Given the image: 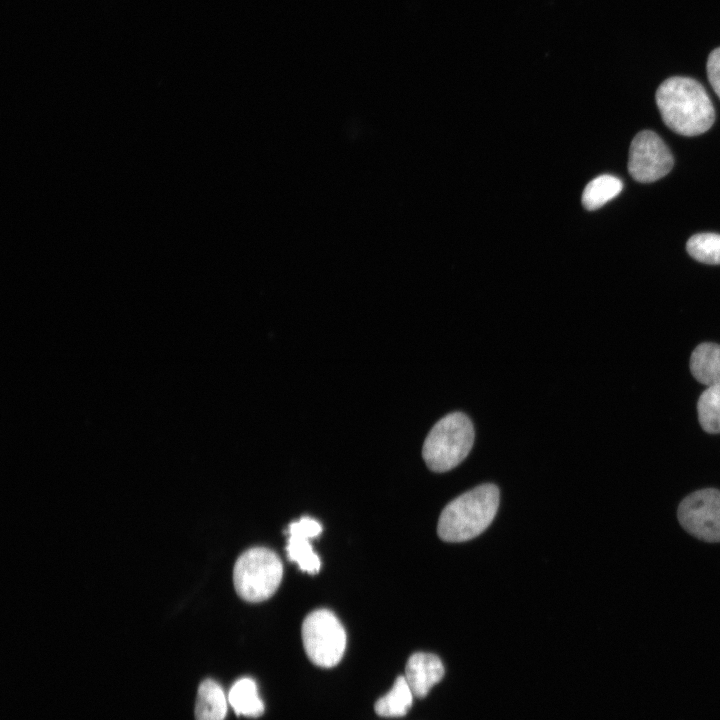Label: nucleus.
I'll use <instances>...</instances> for the list:
<instances>
[{"instance_id":"obj_2","label":"nucleus","mask_w":720,"mask_h":720,"mask_svg":"<svg viewBox=\"0 0 720 720\" xmlns=\"http://www.w3.org/2000/svg\"><path fill=\"white\" fill-rule=\"evenodd\" d=\"M499 505V490L483 484L458 496L441 512L437 532L447 542H462L481 534L493 521Z\"/></svg>"},{"instance_id":"obj_6","label":"nucleus","mask_w":720,"mask_h":720,"mask_svg":"<svg viewBox=\"0 0 720 720\" xmlns=\"http://www.w3.org/2000/svg\"><path fill=\"white\" fill-rule=\"evenodd\" d=\"M682 527L706 542H720V491L702 489L691 493L678 507Z\"/></svg>"},{"instance_id":"obj_7","label":"nucleus","mask_w":720,"mask_h":720,"mask_svg":"<svg viewBox=\"0 0 720 720\" xmlns=\"http://www.w3.org/2000/svg\"><path fill=\"white\" fill-rule=\"evenodd\" d=\"M673 156L664 141L653 131L644 130L633 138L628 159L629 174L638 182H654L670 172Z\"/></svg>"},{"instance_id":"obj_16","label":"nucleus","mask_w":720,"mask_h":720,"mask_svg":"<svg viewBox=\"0 0 720 720\" xmlns=\"http://www.w3.org/2000/svg\"><path fill=\"white\" fill-rule=\"evenodd\" d=\"M686 249L689 255L699 262L720 264V234H695L687 241Z\"/></svg>"},{"instance_id":"obj_11","label":"nucleus","mask_w":720,"mask_h":720,"mask_svg":"<svg viewBox=\"0 0 720 720\" xmlns=\"http://www.w3.org/2000/svg\"><path fill=\"white\" fill-rule=\"evenodd\" d=\"M227 703L221 686L212 679L199 685L195 703V720H224Z\"/></svg>"},{"instance_id":"obj_8","label":"nucleus","mask_w":720,"mask_h":720,"mask_svg":"<svg viewBox=\"0 0 720 720\" xmlns=\"http://www.w3.org/2000/svg\"><path fill=\"white\" fill-rule=\"evenodd\" d=\"M287 532L286 551L289 560L297 563L303 572L318 573L321 568V560L313 550L310 540L321 534V523L312 517L303 516L299 520L291 522Z\"/></svg>"},{"instance_id":"obj_13","label":"nucleus","mask_w":720,"mask_h":720,"mask_svg":"<svg viewBox=\"0 0 720 720\" xmlns=\"http://www.w3.org/2000/svg\"><path fill=\"white\" fill-rule=\"evenodd\" d=\"M413 693L405 676H398L392 689L374 704L375 712L382 717H402L412 706Z\"/></svg>"},{"instance_id":"obj_5","label":"nucleus","mask_w":720,"mask_h":720,"mask_svg":"<svg viewBox=\"0 0 720 720\" xmlns=\"http://www.w3.org/2000/svg\"><path fill=\"white\" fill-rule=\"evenodd\" d=\"M301 633L304 650L315 665L331 668L341 661L346 632L333 612L327 609L311 612L303 621Z\"/></svg>"},{"instance_id":"obj_17","label":"nucleus","mask_w":720,"mask_h":720,"mask_svg":"<svg viewBox=\"0 0 720 720\" xmlns=\"http://www.w3.org/2000/svg\"><path fill=\"white\" fill-rule=\"evenodd\" d=\"M706 70L709 82L720 98V47L715 48L709 54Z\"/></svg>"},{"instance_id":"obj_3","label":"nucleus","mask_w":720,"mask_h":720,"mask_svg":"<svg viewBox=\"0 0 720 720\" xmlns=\"http://www.w3.org/2000/svg\"><path fill=\"white\" fill-rule=\"evenodd\" d=\"M473 443L471 420L461 412H453L432 427L424 441L422 456L429 469L445 472L467 457Z\"/></svg>"},{"instance_id":"obj_4","label":"nucleus","mask_w":720,"mask_h":720,"mask_svg":"<svg viewBox=\"0 0 720 720\" xmlns=\"http://www.w3.org/2000/svg\"><path fill=\"white\" fill-rule=\"evenodd\" d=\"M283 565L278 555L265 547L243 552L235 562L233 582L237 594L248 602H261L278 589Z\"/></svg>"},{"instance_id":"obj_9","label":"nucleus","mask_w":720,"mask_h":720,"mask_svg":"<svg viewBox=\"0 0 720 720\" xmlns=\"http://www.w3.org/2000/svg\"><path fill=\"white\" fill-rule=\"evenodd\" d=\"M444 672V666L437 655L416 652L407 661L405 678L413 695L423 698L443 678Z\"/></svg>"},{"instance_id":"obj_1","label":"nucleus","mask_w":720,"mask_h":720,"mask_svg":"<svg viewBox=\"0 0 720 720\" xmlns=\"http://www.w3.org/2000/svg\"><path fill=\"white\" fill-rule=\"evenodd\" d=\"M655 99L663 122L680 135L702 134L714 123L712 102L697 80L670 77L658 87Z\"/></svg>"},{"instance_id":"obj_10","label":"nucleus","mask_w":720,"mask_h":720,"mask_svg":"<svg viewBox=\"0 0 720 720\" xmlns=\"http://www.w3.org/2000/svg\"><path fill=\"white\" fill-rule=\"evenodd\" d=\"M690 370L707 387L720 386V345L710 342L698 345L690 357Z\"/></svg>"},{"instance_id":"obj_15","label":"nucleus","mask_w":720,"mask_h":720,"mask_svg":"<svg viewBox=\"0 0 720 720\" xmlns=\"http://www.w3.org/2000/svg\"><path fill=\"white\" fill-rule=\"evenodd\" d=\"M698 419L704 431L720 433V386H710L697 402Z\"/></svg>"},{"instance_id":"obj_12","label":"nucleus","mask_w":720,"mask_h":720,"mask_svg":"<svg viewBox=\"0 0 720 720\" xmlns=\"http://www.w3.org/2000/svg\"><path fill=\"white\" fill-rule=\"evenodd\" d=\"M228 700L237 716L257 718L264 713V703L258 694L255 681L251 678H241L231 687Z\"/></svg>"},{"instance_id":"obj_14","label":"nucleus","mask_w":720,"mask_h":720,"mask_svg":"<svg viewBox=\"0 0 720 720\" xmlns=\"http://www.w3.org/2000/svg\"><path fill=\"white\" fill-rule=\"evenodd\" d=\"M623 188L622 181L613 175H600L590 181L582 194V204L587 210H596L616 197Z\"/></svg>"}]
</instances>
